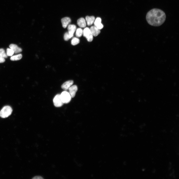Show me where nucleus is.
I'll return each instance as SVG.
<instances>
[{
    "label": "nucleus",
    "instance_id": "12",
    "mask_svg": "<svg viewBox=\"0 0 179 179\" xmlns=\"http://www.w3.org/2000/svg\"><path fill=\"white\" fill-rule=\"evenodd\" d=\"M61 22L63 27L64 28H65L71 22V20L70 18L66 17L62 19Z\"/></svg>",
    "mask_w": 179,
    "mask_h": 179
},
{
    "label": "nucleus",
    "instance_id": "16",
    "mask_svg": "<svg viewBox=\"0 0 179 179\" xmlns=\"http://www.w3.org/2000/svg\"><path fill=\"white\" fill-rule=\"evenodd\" d=\"M83 30L81 28H78L77 30L76 35L77 37H81L83 34Z\"/></svg>",
    "mask_w": 179,
    "mask_h": 179
},
{
    "label": "nucleus",
    "instance_id": "3",
    "mask_svg": "<svg viewBox=\"0 0 179 179\" xmlns=\"http://www.w3.org/2000/svg\"><path fill=\"white\" fill-rule=\"evenodd\" d=\"M83 34L88 41L91 42L93 40V36L91 32L90 28L88 27L85 28L83 30Z\"/></svg>",
    "mask_w": 179,
    "mask_h": 179
},
{
    "label": "nucleus",
    "instance_id": "18",
    "mask_svg": "<svg viewBox=\"0 0 179 179\" xmlns=\"http://www.w3.org/2000/svg\"><path fill=\"white\" fill-rule=\"evenodd\" d=\"M0 57L4 58L7 57V54L5 53L4 50L3 49H0Z\"/></svg>",
    "mask_w": 179,
    "mask_h": 179
},
{
    "label": "nucleus",
    "instance_id": "2",
    "mask_svg": "<svg viewBox=\"0 0 179 179\" xmlns=\"http://www.w3.org/2000/svg\"><path fill=\"white\" fill-rule=\"evenodd\" d=\"M12 112L11 107L9 106L4 107L0 111V116L2 118H6L10 115Z\"/></svg>",
    "mask_w": 179,
    "mask_h": 179
},
{
    "label": "nucleus",
    "instance_id": "19",
    "mask_svg": "<svg viewBox=\"0 0 179 179\" xmlns=\"http://www.w3.org/2000/svg\"><path fill=\"white\" fill-rule=\"evenodd\" d=\"M14 52L11 49L8 48L7 50V55L8 56H12Z\"/></svg>",
    "mask_w": 179,
    "mask_h": 179
},
{
    "label": "nucleus",
    "instance_id": "22",
    "mask_svg": "<svg viewBox=\"0 0 179 179\" xmlns=\"http://www.w3.org/2000/svg\"><path fill=\"white\" fill-rule=\"evenodd\" d=\"M43 178L40 176H36L34 177L33 179H43Z\"/></svg>",
    "mask_w": 179,
    "mask_h": 179
},
{
    "label": "nucleus",
    "instance_id": "10",
    "mask_svg": "<svg viewBox=\"0 0 179 179\" xmlns=\"http://www.w3.org/2000/svg\"><path fill=\"white\" fill-rule=\"evenodd\" d=\"M91 32L93 36H97L101 33L100 30L95 26H92L90 28Z\"/></svg>",
    "mask_w": 179,
    "mask_h": 179
},
{
    "label": "nucleus",
    "instance_id": "15",
    "mask_svg": "<svg viewBox=\"0 0 179 179\" xmlns=\"http://www.w3.org/2000/svg\"><path fill=\"white\" fill-rule=\"evenodd\" d=\"M22 57L21 54H19L12 57L10 59L12 61H16L21 60Z\"/></svg>",
    "mask_w": 179,
    "mask_h": 179
},
{
    "label": "nucleus",
    "instance_id": "14",
    "mask_svg": "<svg viewBox=\"0 0 179 179\" xmlns=\"http://www.w3.org/2000/svg\"><path fill=\"white\" fill-rule=\"evenodd\" d=\"M77 24L81 28H85L86 26V20L83 18H81L77 20Z\"/></svg>",
    "mask_w": 179,
    "mask_h": 179
},
{
    "label": "nucleus",
    "instance_id": "11",
    "mask_svg": "<svg viewBox=\"0 0 179 179\" xmlns=\"http://www.w3.org/2000/svg\"><path fill=\"white\" fill-rule=\"evenodd\" d=\"M86 20L87 25L90 26L94 23L95 18L94 16H87L86 17Z\"/></svg>",
    "mask_w": 179,
    "mask_h": 179
},
{
    "label": "nucleus",
    "instance_id": "17",
    "mask_svg": "<svg viewBox=\"0 0 179 179\" xmlns=\"http://www.w3.org/2000/svg\"><path fill=\"white\" fill-rule=\"evenodd\" d=\"M80 42L79 39L77 38H74L71 41V44L75 46L78 44Z\"/></svg>",
    "mask_w": 179,
    "mask_h": 179
},
{
    "label": "nucleus",
    "instance_id": "7",
    "mask_svg": "<svg viewBox=\"0 0 179 179\" xmlns=\"http://www.w3.org/2000/svg\"><path fill=\"white\" fill-rule=\"evenodd\" d=\"M74 82V81L72 80L67 81L62 84V88L64 90H67L73 84Z\"/></svg>",
    "mask_w": 179,
    "mask_h": 179
},
{
    "label": "nucleus",
    "instance_id": "5",
    "mask_svg": "<svg viewBox=\"0 0 179 179\" xmlns=\"http://www.w3.org/2000/svg\"><path fill=\"white\" fill-rule=\"evenodd\" d=\"M53 102L54 105L57 107H61L64 104L61 99L60 95L59 94L55 96L53 99Z\"/></svg>",
    "mask_w": 179,
    "mask_h": 179
},
{
    "label": "nucleus",
    "instance_id": "6",
    "mask_svg": "<svg viewBox=\"0 0 179 179\" xmlns=\"http://www.w3.org/2000/svg\"><path fill=\"white\" fill-rule=\"evenodd\" d=\"M69 93L71 98H74L78 90L77 86L76 85L71 86L68 89Z\"/></svg>",
    "mask_w": 179,
    "mask_h": 179
},
{
    "label": "nucleus",
    "instance_id": "13",
    "mask_svg": "<svg viewBox=\"0 0 179 179\" xmlns=\"http://www.w3.org/2000/svg\"><path fill=\"white\" fill-rule=\"evenodd\" d=\"M10 48L12 49L14 53H20L22 51V49L18 47L15 44H12L9 46Z\"/></svg>",
    "mask_w": 179,
    "mask_h": 179
},
{
    "label": "nucleus",
    "instance_id": "4",
    "mask_svg": "<svg viewBox=\"0 0 179 179\" xmlns=\"http://www.w3.org/2000/svg\"><path fill=\"white\" fill-rule=\"evenodd\" d=\"M62 100L64 103H67L71 101V97L69 92L64 91L60 95Z\"/></svg>",
    "mask_w": 179,
    "mask_h": 179
},
{
    "label": "nucleus",
    "instance_id": "8",
    "mask_svg": "<svg viewBox=\"0 0 179 179\" xmlns=\"http://www.w3.org/2000/svg\"><path fill=\"white\" fill-rule=\"evenodd\" d=\"M102 20L100 18L97 17L95 20L94 23V26L100 30L103 27V26L101 23Z\"/></svg>",
    "mask_w": 179,
    "mask_h": 179
},
{
    "label": "nucleus",
    "instance_id": "1",
    "mask_svg": "<svg viewBox=\"0 0 179 179\" xmlns=\"http://www.w3.org/2000/svg\"><path fill=\"white\" fill-rule=\"evenodd\" d=\"M166 15L162 10L157 9H152L147 13L146 19L150 25L158 26L162 25L165 22Z\"/></svg>",
    "mask_w": 179,
    "mask_h": 179
},
{
    "label": "nucleus",
    "instance_id": "20",
    "mask_svg": "<svg viewBox=\"0 0 179 179\" xmlns=\"http://www.w3.org/2000/svg\"><path fill=\"white\" fill-rule=\"evenodd\" d=\"M72 38L68 32H66L64 34V40L65 41H68Z\"/></svg>",
    "mask_w": 179,
    "mask_h": 179
},
{
    "label": "nucleus",
    "instance_id": "21",
    "mask_svg": "<svg viewBox=\"0 0 179 179\" xmlns=\"http://www.w3.org/2000/svg\"><path fill=\"white\" fill-rule=\"evenodd\" d=\"M5 61L4 58L0 57V63H4Z\"/></svg>",
    "mask_w": 179,
    "mask_h": 179
},
{
    "label": "nucleus",
    "instance_id": "9",
    "mask_svg": "<svg viewBox=\"0 0 179 179\" xmlns=\"http://www.w3.org/2000/svg\"><path fill=\"white\" fill-rule=\"evenodd\" d=\"M76 26L74 25H70L68 26V33L72 37H73L74 34L76 31Z\"/></svg>",
    "mask_w": 179,
    "mask_h": 179
}]
</instances>
